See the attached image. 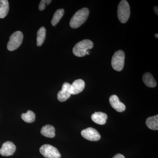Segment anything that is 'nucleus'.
<instances>
[{"instance_id":"nucleus-2","label":"nucleus","mask_w":158,"mask_h":158,"mask_svg":"<svg viewBox=\"0 0 158 158\" xmlns=\"http://www.w3.org/2000/svg\"><path fill=\"white\" fill-rule=\"evenodd\" d=\"M93 46V43L91 40L88 39L84 40L75 45L73 49V52L74 55L76 56H86L87 51L92 48Z\"/></svg>"},{"instance_id":"nucleus-11","label":"nucleus","mask_w":158,"mask_h":158,"mask_svg":"<svg viewBox=\"0 0 158 158\" xmlns=\"http://www.w3.org/2000/svg\"><path fill=\"white\" fill-rule=\"evenodd\" d=\"M85 85V81L81 79L76 80L71 85V94L75 95L81 93L84 90Z\"/></svg>"},{"instance_id":"nucleus-5","label":"nucleus","mask_w":158,"mask_h":158,"mask_svg":"<svg viewBox=\"0 0 158 158\" xmlns=\"http://www.w3.org/2000/svg\"><path fill=\"white\" fill-rule=\"evenodd\" d=\"M125 54L123 51L118 50L113 55L112 59V67L114 70L120 71L124 67Z\"/></svg>"},{"instance_id":"nucleus-3","label":"nucleus","mask_w":158,"mask_h":158,"mask_svg":"<svg viewBox=\"0 0 158 158\" xmlns=\"http://www.w3.org/2000/svg\"><path fill=\"white\" fill-rule=\"evenodd\" d=\"M131 14L130 7L128 3L125 0L120 2L118 6V17L120 22L125 23L127 21Z\"/></svg>"},{"instance_id":"nucleus-1","label":"nucleus","mask_w":158,"mask_h":158,"mask_svg":"<svg viewBox=\"0 0 158 158\" xmlns=\"http://www.w3.org/2000/svg\"><path fill=\"white\" fill-rule=\"evenodd\" d=\"M89 14V9L85 8L80 9L74 15L70 20L71 27L76 29L82 25L87 20Z\"/></svg>"},{"instance_id":"nucleus-17","label":"nucleus","mask_w":158,"mask_h":158,"mask_svg":"<svg viewBox=\"0 0 158 158\" xmlns=\"http://www.w3.org/2000/svg\"><path fill=\"white\" fill-rule=\"evenodd\" d=\"M46 37V29L42 27L37 32V44L38 46L42 45L44 42Z\"/></svg>"},{"instance_id":"nucleus-6","label":"nucleus","mask_w":158,"mask_h":158,"mask_svg":"<svg viewBox=\"0 0 158 158\" xmlns=\"http://www.w3.org/2000/svg\"><path fill=\"white\" fill-rule=\"evenodd\" d=\"M40 153L46 158H60L61 155L58 150L56 147L45 144L42 145L40 148Z\"/></svg>"},{"instance_id":"nucleus-7","label":"nucleus","mask_w":158,"mask_h":158,"mask_svg":"<svg viewBox=\"0 0 158 158\" xmlns=\"http://www.w3.org/2000/svg\"><path fill=\"white\" fill-rule=\"evenodd\" d=\"M83 138L90 141H98L101 138V135L94 128L88 127L82 131L81 132Z\"/></svg>"},{"instance_id":"nucleus-20","label":"nucleus","mask_w":158,"mask_h":158,"mask_svg":"<svg viewBox=\"0 0 158 158\" xmlns=\"http://www.w3.org/2000/svg\"><path fill=\"white\" fill-rule=\"evenodd\" d=\"M46 4H47V0H42L40 3L39 9L40 11H43L45 9Z\"/></svg>"},{"instance_id":"nucleus-21","label":"nucleus","mask_w":158,"mask_h":158,"mask_svg":"<svg viewBox=\"0 0 158 158\" xmlns=\"http://www.w3.org/2000/svg\"><path fill=\"white\" fill-rule=\"evenodd\" d=\"M113 158H125L124 156L121 154H117L116 155L114 156Z\"/></svg>"},{"instance_id":"nucleus-22","label":"nucleus","mask_w":158,"mask_h":158,"mask_svg":"<svg viewBox=\"0 0 158 158\" xmlns=\"http://www.w3.org/2000/svg\"><path fill=\"white\" fill-rule=\"evenodd\" d=\"M154 10L155 12H156V14L158 15V6H155L154 8Z\"/></svg>"},{"instance_id":"nucleus-12","label":"nucleus","mask_w":158,"mask_h":158,"mask_svg":"<svg viewBox=\"0 0 158 158\" xmlns=\"http://www.w3.org/2000/svg\"><path fill=\"white\" fill-rule=\"evenodd\" d=\"M107 115L102 112H95L91 115V119L95 123L99 125H104L106 122Z\"/></svg>"},{"instance_id":"nucleus-15","label":"nucleus","mask_w":158,"mask_h":158,"mask_svg":"<svg viewBox=\"0 0 158 158\" xmlns=\"http://www.w3.org/2000/svg\"><path fill=\"white\" fill-rule=\"evenodd\" d=\"M146 125L150 129L158 130V115L151 116L146 119L145 122Z\"/></svg>"},{"instance_id":"nucleus-8","label":"nucleus","mask_w":158,"mask_h":158,"mask_svg":"<svg viewBox=\"0 0 158 158\" xmlns=\"http://www.w3.org/2000/svg\"><path fill=\"white\" fill-rule=\"evenodd\" d=\"M71 85L67 82H65L63 84L62 90L59 91L58 94V99L59 102H64L70 97Z\"/></svg>"},{"instance_id":"nucleus-4","label":"nucleus","mask_w":158,"mask_h":158,"mask_svg":"<svg viewBox=\"0 0 158 158\" xmlns=\"http://www.w3.org/2000/svg\"><path fill=\"white\" fill-rule=\"evenodd\" d=\"M23 35L22 32L17 31L10 36L7 44V49L10 51H13L18 48L22 43Z\"/></svg>"},{"instance_id":"nucleus-14","label":"nucleus","mask_w":158,"mask_h":158,"mask_svg":"<svg viewBox=\"0 0 158 158\" xmlns=\"http://www.w3.org/2000/svg\"><path fill=\"white\" fill-rule=\"evenodd\" d=\"M143 81L147 87L154 88L156 86V82L152 75L149 73H146L143 76Z\"/></svg>"},{"instance_id":"nucleus-16","label":"nucleus","mask_w":158,"mask_h":158,"mask_svg":"<svg viewBox=\"0 0 158 158\" xmlns=\"http://www.w3.org/2000/svg\"><path fill=\"white\" fill-rule=\"evenodd\" d=\"M9 11V3L7 0H0V18L6 17Z\"/></svg>"},{"instance_id":"nucleus-23","label":"nucleus","mask_w":158,"mask_h":158,"mask_svg":"<svg viewBox=\"0 0 158 158\" xmlns=\"http://www.w3.org/2000/svg\"><path fill=\"white\" fill-rule=\"evenodd\" d=\"M155 37H156V38H158V34H155Z\"/></svg>"},{"instance_id":"nucleus-9","label":"nucleus","mask_w":158,"mask_h":158,"mask_svg":"<svg viewBox=\"0 0 158 158\" xmlns=\"http://www.w3.org/2000/svg\"><path fill=\"white\" fill-rule=\"evenodd\" d=\"M16 147L13 142L6 141L2 144L0 149V154L4 156H12L15 152Z\"/></svg>"},{"instance_id":"nucleus-13","label":"nucleus","mask_w":158,"mask_h":158,"mask_svg":"<svg viewBox=\"0 0 158 158\" xmlns=\"http://www.w3.org/2000/svg\"><path fill=\"white\" fill-rule=\"evenodd\" d=\"M55 128L51 125H46L41 129L40 133L43 135L47 138H52L55 136Z\"/></svg>"},{"instance_id":"nucleus-19","label":"nucleus","mask_w":158,"mask_h":158,"mask_svg":"<svg viewBox=\"0 0 158 158\" xmlns=\"http://www.w3.org/2000/svg\"><path fill=\"white\" fill-rule=\"evenodd\" d=\"M21 117L23 120L26 122L31 123L35 121L36 116L35 113L33 111L29 110L27 113H23L21 115Z\"/></svg>"},{"instance_id":"nucleus-10","label":"nucleus","mask_w":158,"mask_h":158,"mask_svg":"<svg viewBox=\"0 0 158 158\" xmlns=\"http://www.w3.org/2000/svg\"><path fill=\"white\" fill-rule=\"evenodd\" d=\"M110 102L111 106L118 112H123L126 110V106L119 100L118 96L112 95L110 98Z\"/></svg>"},{"instance_id":"nucleus-18","label":"nucleus","mask_w":158,"mask_h":158,"mask_svg":"<svg viewBox=\"0 0 158 158\" xmlns=\"http://www.w3.org/2000/svg\"><path fill=\"white\" fill-rule=\"evenodd\" d=\"M64 12L65 11L63 9H59L56 11L51 21L52 25L53 26L56 25L64 15Z\"/></svg>"}]
</instances>
